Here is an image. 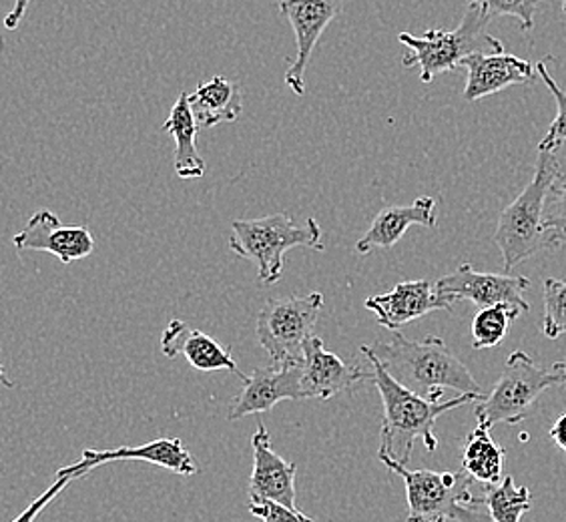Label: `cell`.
Instances as JSON below:
<instances>
[{
	"mask_svg": "<svg viewBox=\"0 0 566 522\" xmlns=\"http://www.w3.org/2000/svg\"><path fill=\"white\" fill-rule=\"evenodd\" d=\"M359 349L370 362V380L380 392L384 406L378 458H392L408 467L416 440H422L426 450L434 452L438 448V438L434 435L436 420L442 414L457 410L464 404L480 403L484 398L476 394H458L457 398L448 403H432L396 380L392 374L384 368V364L371 352L370 346H361Z\"/></svg>",
	"mask_w": 566,
	"mask_h": 522,
	"instance_id": "cell-1",
	"label": "cell"
},
{
	"mask_svg": "<svg viewBox=\"0 0 566 522\" xmlns=\"http://www.w3.org/2000/svg\"><path fill=\"white\" fill-rule=\"evenodd\" d=\"M370 348L396 380L432 403H440L447 390L484 396L476 378L442 337L416 342L396 330L390 340H380Z\"/></svg>",
	"mask_w": 566,
	"mask_h": 522,
	"instance_id": "cell-2",
	"label": "cell"
},
{
	"mask_svg": "<svg viewBox=\"0 0 566 522\" xmlns=\"http://www.w3.org/2000/svg\"><path fill=\"white\" fill-rule=\"evenodd\" d=\"M560 174L555 153L538 152L533 181L523 194L502 209L494 241L501 248L504 270L511 273L538 251L560 248L563 241L545 228L546 197Z\"/></svg>",
	"mask_w": 566,
	"mask_h": 522,
	"instance_id": "cell-3",
	"label": "cell"
},
{
	"mask_svg": "<svg viewBox=\"0 0 566 522\" xmlns=\"http://www.w3.org/2000/svg\"><path fill=\"white\" fill-rule=\"evenodd\" d=\"M294 248L326 250L316 219H305L304 226H295L287 213H273L260 219H235L231 223L229 250L238 258L253 261L263 283L273 285L282 280L285 253Z\"/></svg>",
	"mask_w": 566,
	"mask_h": 522,
	"instance_id": "cell-4",
	"label": "cell"
},
{
	"mask_svg": "<svg viewBox=\"0 0 566 522\" xmlns=\"http://www.w3.org/2000/svg\"><path fill=\"white\" fill-rule=\"evenodd\" d=\"M384 467L396 472L406 484L408 522H492L480 514L484 497L476 499L470 490L469 472L410 470L392 458H378Z\"/></svg>",
	"mask_w": 566,
	"mask_h": 522,
	"instance_id": "cell-5",
	"label": "cell"
},
{
	"mask_svg": "<svg viewBox=\"0 0 566 522\" xmlns=\"http://www.w3.org/2000/svg\"><path fill=\"white\" fill-rule=\"evenodd\" d=\"M492 14L479 4H469L464 19L454 31H426L422 36L400 33L398 41L408 46L403 56L406 69L418 66L420 81L432 83L436 76L462 66V61L474 53L504 51L501 41L489 34Z\"/></svg>",
	"mask_w": 566,
	"mask_h": 522,
	"instance_id": "cell-6",
	"label": "cell"
},
{
	"mask_svg": "<svg viewBox=\"0 0 566 522\" xmlns=\"http://www.w3.org/2000/svg\"><path fill=\"white\" fill-rule=\"evenodd\" d=\"M551 388H566V362L536 364L526 352H512L491 394L476 406L479 425H518L533 414L538 398Z\"/></svg>",
	"mask_w": 566,
	"mask_h": 522,
	"instance_id": "cell-7",
	"label": "cell"
},
{
	"mask_svg": "<svg viewBox=\"0 0 566 522\" xmlns=\"http://www.w3.org/2000/svg\"><path fill=\"white\" fill-rule=\"evenodd\" d=\"M324 307L319 292L272 297L258 314L255 336L273 364H304L305 346L317 336L316 326Z\"/></svg>",
	"mask_w": 566,
	"mask_h": 522,
	"instance_id": "cell-8",
	"label": "cell"
},
{
	"mask_svg": "<svg viewBox=\"0 0 566 522\" xmlns=\"http://www.w3.org/2000/svg\"><path fill=\"white\" fill-rule=\"evenodd\" d=\"M531 288V280L524 275L476 272L470 263H462L454 272L436 282L438 294L444 295L452 304L469 300L479 307L511 304L521 307L524 314L531 310L524 300V292Z\"/></svg>",
	"mask_w": 566,
	"mask_h": 522,
	"instance_id": "cell-9",
	"label": "cell"
},
{
	"mask_svg": "<svg viewBox=\"0 0 566 522\" xmlns=\"http://www.w3.org/2000/svg\"><path fill=\"white\" fill-rule=\"evenodd\" d=\"M346 0H280V11L290 21L295 33V59L285 71V85L302 97L305 91V71L314 55L319 36L329 22L338 17Z\"/></svg>",
	"mask_w": 566,
	"mask_h": 522,
	"instance_id": "cell-10",
	"label": "cell"
},
{
	"mask_svg": "<svg viewBox=\"0 0 566 522\" xmlns=\"http://www.w3.org/2000/svg\"><path fill=\"white\" fill-rule=\"evenodd\" d=\"M115 460H145L149 464L171 470V472L181 474V477H193L199 472L196 458L187 452L181 438H157V440H151V442L142 445V447H119L109 448V450L85 448L78 462L63 467L59 472L61 474L87 477L91 470L105 467V464L115 462Z\"/></svg>",
	"mask_w": 566,
	"mask_h": 522,
	"instance_id": "cell-11",
	"label": "cell"
},
{
	"mask_svg": "<svg viewBox=\"0 0 566 522\" xmlns=\"http://www.w3.org/2000/svg\"><path fill=\"white\" fill-rule=\"evenodd\" d=\"M302 366H263L255 368L243 382V390L229 404L228 420H240L253 414L270 413L283 400H304L302 396Z\"/></svg>",
	"mask_w": 566,
	"mask_h": 522,
	"instance_id": "cell-12",
	"label": "cell"
},
{
	"mask_svg": "<svg viewBox=\"0 0 566 522\" xmlns=\"http://www.w3.org/2000/svg\"><path fill=\"white\" fill-rule=\"evenodd\" d=\"M14 248L19 251H49L63 263H71L88 258L97 248V241L87 228L63 226L53 211L39 209L21 233L14 236Z\"/></svg>",
	"mask_w": 566,
	"mask_h": 522,
	"instance_id": "cell-13",
	"label": "cell"
},
{
	"mask_svg": "<svg viewBox=\"0 0 566 522\" xmlns=\"http://www.w3.org/2000/svg\"><path fill=\"white\" fill-rule=\"evenodd\" d=\"M371 372L346 364L338 354L324 348V340L314 336L305 346L302 366V396L304 400L327 403L342 392L354 390L359 382L370 380Z\"/></svg>",
	"mask_w": 566,
	"mask_h": 522,
	"instance_id": "cell-14",
	"label": "cell"
},
{
	"mask_svg": "<svg viewBox=\"0 0 566 522\" xmlns=\"http://www.w3.org/2000/svg\"><path fill=\"white\" fill-rule=\"evenodd\" d=\"M366 307L376 314L381 327L396 332L438 310H452L454 304L438 294L436 283L416 280L398 283L388 294L371 295L366 300Z\"/></svg>",
	"mask_w": 566,
	"mask_h": 522,
	"instance_id": "cell-15",
	"label": "cell"
},
{
	"mask_svg": "<svg viewBox=\"0 0 566 522\" xmlns=\"http://www.w3.org/2000/svg\"><path fill=\"white\" fill-rule=\"evenodd\" d=\"M253 470L250 479V502L273 501L283 507H295V472L297 464L283 460L272 447L265 425H258L251 436Z\"/></svg>",
	"mask_w": 566,
	"mask_h": 522,
	"instance_id": "cell-16",
	"label": "cell"
},
{
	"mask_svg": "<svg viewBox=\"0 0 566 522\" xmlns=\"http://www.w3.org/2000/svg\"><path fill=\"white\" fill-rule=\"evenodd\" d=\"M462 66L469 71L464 87L467 101L492 97L512 85H528L534 76L533 63L506 51L474 53L462 61Z\"/></svg>",
	"mask_w": 566,
	"mask_h": 522,
	"instance_id": "cell-17",
	"label": "cell"
},
{
	"mask_svg": "<svg viewBox=\"0 0 566 522\" xmlns=\"http://www.w3.org/2000/svg\"><path fill=\"white\" fill-rule=\"evenodd\" d=\"M161 352L167 358H184L199 372L228 370L241 382L248 376L238 368V362L231 356V349L219 346L213 337L201 330L187 326L184 320H171L161 336Z\"/></svg>",
	"mask_w": 566,
	"mask_h": 522,
	"instance_id": "cell-18",
	"label": "cell"
},
{
	"mask_svg": "<svg viewBox=\"0 0 566 522\" xmlns=\"http://www.w3.org/2000/svg\"><path fill=\"white\" fill-rule=\"evenodd\" d=\"M412 226L434 228V197H418L410 206L384 207L368 231L356 241V251L359 255H368L374 250H390Z\"/></svg>",
	"mask_w": 566,
	"mask_h": 522,
	"instance_id": "cell-19",
	"label": "cell"
},
{
	"mask_svg": "<svg viewBox=\"0 0 566 522\" xmlns=\"http://www.w3.org/2000/svg\"><path fill=\"white\" fill-rule=\"evenodd\" d=\"M164 130L174 137L175 174L179 179H199L206 174V161L197 152L196 115L189 105V95L181 93L175 101L169 119L164 123Z\"/></svg>",
	"mask_w": 566,
	"mask_h": 522,
	"instance_id": "cell-20",
	"label": "cell"
},
{
	"mask_svg": "<svg viewBox=\"0 0 566 522\" xmlns=\"http://www.w3.org/2000/svg\"><path fill=\"white\" fill-rule=\"evenodd\" d=\"M189 105L199 129H211L219 123H233L240 119L243 111L240 87L226 76H213L208 83H201L189 95Z\"/></svg>",
	"mask_w": 566,
	"mask_h": 522,
	"instance_id": "cell-21",
	"label": "cell"
},
{
	"mask_svg": "<svg viewBox=\"0 0 566 522\" xmlns=\"http://www.w3.org/2000/svg\"><path fill=\"white\" fill-rule=\"evenodd\" d=\"M462 450V470L469 472L472 479L486 487L501 482L506 450L492 440L489 426H476V430L467 438Z\"/></svg>",
	"mask_w": 566,
	"mask_h": 522,
	"instance_id": "cell-22",
	"label": "cell"
},
{
	"mask_svg": "<svg viewBox=\"0 0 566 522\" xmlns=\"http://www.w3.org/2000/svg\"><path fill=\"white\" fill-rule=\"evenodd\" d=\"M484 504L492 522H521L523 514L531 511V489L516 487L514 479L506 477L499 484L486 487Z\"/></svg>",
	"mask_w": 566,
	"mask_h": 522,
	"instance_id": "cell-23",
	"label": "cell"
},
{
	"mask_svg": "<svg viewBox=\"0 0 566 522\" xmlns=\"http://www.w3.org/2000/svg\"><path fill=\"white\" fill-rule=\"evenodd\" d=\"M521 314H524L523 310L511 304L480 307L479 314L472 320V348L486 349L499 346L509 334L512 322Z\"/></svg>",
	"mask_w": 566,
	"mask_h": 522,
	"instance_id": "cell-24",
	"label": "cell"
},
{
	"mask_svg": "<svg viewBox=\"0 0 566 522\" xmlns=\"http://www.w3.org/2000/svg\"><path fill=\"white\" fill-rule=\"evenodd\" d=\"M546 61H548V59L538 61V63H536V71H538V75L543 79V83H545L546 88L551 91V95L555 97L556 117L555 121L551 123L548 130H546L545 137L541 139L538 152L555 153L556 149L566 142V93L563 88L556 85L555 79H553L551 71H548V66H546Z\"/></svg>",
	"mask_w": 566,
	"mask_h": 522,
	"instance_id": "cell-25",
	"label": "cell"
},
{
	"mask_svg": "<svg viewBox=\"0 0 566 522\" xmlns=\"http://www.w3.org/2000/svg\"><path fill=\"white\" fill-rule=\"evenodd\" d=\"M545 317H543V334L548 340L565 336L566 334V282L546 278L545 292Z\"/></svg>",
	"mask_w": 566,
	"mask_h": 522,
	"instance_id": "cell-26",
	"label": "cell"
},
{
	"mask_svg": "<svg viewBox=\"0 0 566 522\" xmlns=\"http://www.w3.org/2000/svg\"><path fill=\"white\" fill-rule=\"evenodd\" d=\"M469 4H479L492 17H512L523 27V31H533L538 0H469Z\"/></svg>",
	"mask_w": 566,
	"mask_h": 522,
	"instance_id": "cell-27",
	"label": "cell"
},
{
	"mask_svg": "<svg viewBox=\"0 0 566 522\" xmlns=\"http://www.w3.org/2000/svg\"><path fill=\"white\" fill-rule=\"evenodd\" d=\"M545 228L566 243V174H558L546 197Z\"/></svg>",
	"mask_w": 566,
	"mask_h": 522,
	"instance_id": "cell-28",
	"label": "cell"
},
{
	"mask_svg": "<svg viewBox=\"0 0 566 522\" xmlns=\"http://www.w3.org/2000/svg\"><path fill=\"white\" fill-rule=\"evenodd\" d=\"M76 479H83V477H78V474H61V472H56L55 482L49 487V489L44 490L41 497H36L33 499V502L24 509V511L14 519L12 522H34L36 521V516L41 514V512L51 504V502L55 501L56 497H59V492H63V490L71 484V482H75Z\"/></svg>",
	"mask_w": 566,
	"mask_h": 522,
	"instance_id": "cell-29",
	"label": "cell"
},
{
	"mask_svg": "<svg viewBox=\"0 0 566 522\" xmlns=\"http://www.w3.org/2000/svg\"><path fill=\"white\" fill-rule=\"evenodd\" d=\"M250 512L263 522H316L297 509H290L273 501L250 502Z\"/></svg>",
	"mask_w": 566,
	"mask_h": 522,
	"instance_id": "cell-30",
	"label": "cell"
},
{
	"mask_svg": "<svg viewBox=\"0 0 566 522\" xmlns=\"http://www.w3.org/2000/svg\"><path fill=\"white\" fill-rule=\"evenodd\" d=\"M31 2H33V0H14L12 11L9 12V14H7V19H4V27H7L9 31H17V29H19L22 17H24V12H27Z\"/></svg>",
	"mask_w": 566,
	"mask_h": 522,
	"instance_id": "cell-31",
	"label": "cell"
},
{
	"mask_svg": "<svg viewBox=\"0 0 566 522\" xmlns=\"http://www.w3.org/2000/svg\"><path fill=\"white\" fill-rule=\"evenodd\" d=\"M551 438L555 440L558 448L566 455V413L556 418L555 425L551 428Z\"/></svg>",
	"mask_w": 566,
	"mask_h": 522,
	"instance_id": "cell-32",
	"label": "cell"
},
{
	"mask_svg": "<svg viewBox=\"0 0 566 522\" xmlns=\"http://www.w3.org/2000/svg\"><path fill=\"white\" fill-rule=\"evenodd\" d=\"M563 11L566 12V0H563Z\"/></svg>",
	"mask_w": 566,
	"mask_h": 522,
	"instance_id": "cell-33",
	"label": "cell"
}]
</instances>
